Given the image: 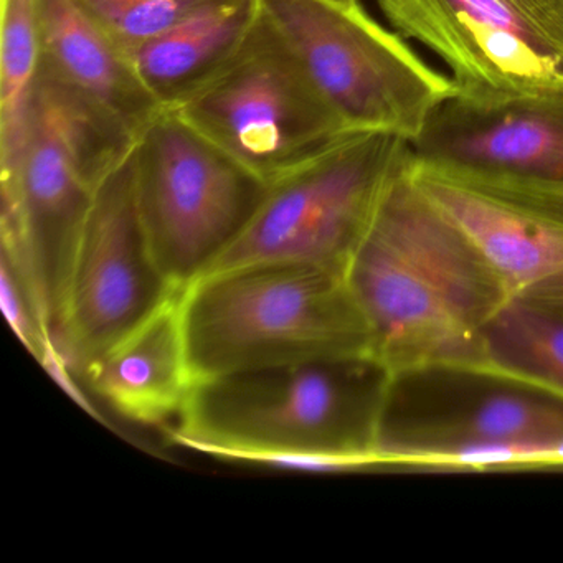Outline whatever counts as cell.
Wrapping results in <instances>:
<instances>
[{
    "label": "cell",
    "mask_w": 563,
    "mask_h": 563,
    "mask_svg": "<svg viewBox=\"0 0 563 563\" xmlns=\"http://www.w3.org/2000/svg\"><path fill=\"white\" fill-rule=\"evenodd\" d=\"M387 378L372 357L318 358L207 378L194 384L173 438L249 463L273 454L375 456Z\"/></svg>",
    "instance_id": "cell-2"
},
{
    "label": "cell",
    "mask_w": 563,
    "mask_h": 563,
    "mask_svg": "<svg viewBox=\"0 0 563 563\" xmlns=\"http://www.w3.org/2000/svg\"><path fill=\"white\" fill-rule=\"evenodd\" d=\"M170 110L266 186L354 134L262 11L235 57Z\"/></svg>",
    "instance_id": "cell-6"
},
{
    "label": "cell",
    "mask_w": 563,
    "mask_h": 563,
    "mask_svg": "<svg viewBox=\"0 0 563 563\" xmlns=\"http://www.w3.org/2000/svg\"><path fill=\"white\" fill-rule=\"evenodd\" d=\"M177 291L183 289L164 278L144 233L133 150L95 192L71 255L55 342L71 371L84 375Z\"/></svg>",
    "instance_id": "cell-10"
},
{
    "label": "cell",
    "mask_w": 563,
    "mask_h": 563,
    "mask_svg": "<svg viewBox=\"0 0 563 563\" xmlns=\"http://www.w3.org/2000/svg\"><path fill=\"white\" fill-rule=\"evenodd\" d=\"M334 4L344 5V8H355V5H361L358 0H331Z\"/></svg>",
    "instance_id": "cell-22"
},
{
    "label": "cell",
    "mask_w": 563,
    "mask_h": 563,
    "mask_svg": "<svg viewBox=\"0 0 563 563\" xmlns=\"http://www.w3.org/2000/svg\"><path fill=\"white\" fill-rule=\"evenodd\" d=\"M563 437V407L526 395L484 398L464 420L438 431L433 443L453 441H553ZM421 444H431L430 441Z\"/></svg>",
    "instance_id": "cell-18"
},
{
    "label": "cell",
    "mask_w": 563,
    "mask_h": 563,
    "mask_svg": "<svg viewBox=\"0 0 563 563\" xmlns=\"http://www.w3.org/2000/svg\"><path fill=\"white\" fill-rule=\"evenodd\" d=\"M258 19V0H207L130 57L151 95L170 110L235 57Z\"/></svg>",
    "instance_id": "cell-15"
},
{
    "label": "cell",
    "mask_w": 563,
    "mask_h": 563,
    "mask_svg": "<svg viewBox=\"0 0 563 563\" xmlns=\"http://www.w3.org/2000/svg\"><path fill=\"white\" fill-rule=\"evenodd\" d=\"M194 380L318 358L371 357L338 269L262 263L207 273L180 292Z\"/></svg>",
    "instance_id": "cell-3"
},
{
    "label": "cell",
    "mask_w": 563,
    "mask_h": 563,
    "mask_svg": "<svg viewBox=\"0 0 563 563\" xmlns=\"http://www.w3.org/2000/svg\"><path fill=\"white\" fill-rule=\"evenodd\" d=\"M553 466H563V437L553 443Z\"/></svg>",
    "instance_id": "cell-21"
},
{
    "label": "cell",
    "mask_w": 563,
    "mask_h": 563,
    "mask_svg": "<svg viewBox=\"0 0 563 563\" xmlns=\"http://www.w3.org/2000/svg\"><path fill=\"white\" fill-rule=\"evenodd\" d=\"M42 71L37 0H2L0 29V166L2 180L21 166Z\"/></svg>",
    "instance_id": "cell-16"
},
{
    "label": "cell",
    "mask_w": 563,
    "mask_h": 563,
    "mask_svg": "<svg viewBox=\"0 0 563 563\" xmlns=\"http://www.w3.org/2000/svg\"><path fill=\"white\" fill-rule=\"evenodd\" d=\"M490 375L527 378L563 397V318L523 296H509L486 325Z\"/></svg>",
    "instance_id": "cell-17"
},
{
    "label": "cell",
    "mask_w": 563,
    "mask_h": 563,
    "mask_svg": "<svg viewBox=\"0 0 563 563\" xmlns=\"http://www.w3.org/2000/svg\"><path fill=\"white\" fill-rule=\"evenodd\" d=\"M391 31L443 62L454 95L563 93V0H375Z\"/></svg>",
    "instance_id": "cell-9"
},
{
    "label": "cell",
    "mask_w": 563,
    "mask_h": 563,
    "mask_svg": "<svg viewBox=\"0 0 563 563\" xmlns=\"http://www.w3.org/2000/svg\"><path fill=\"white\" fill-rule=\"evenodd\" d=\"M523 298L532 299V301L555 309V311H563V275L556 276L555 279L545 283Z\"/></svg>",
    "instance_id": "cell-20"
},
{
    "label": "cell",
    "mask_w": 563,
    "mask_h": 563,
    "mask_svg": "<svg viewBox=\"0 0 563 563\" xmlns=\"http://www.w3.org/2000/svg\"><path fill=\"white\" fill-rule=\"evenodd\" d=\"M410 157V143L397 134H349L269 184L245 229L203 275L262 263L342 272L378 200Z\"/></svg>",
    "instance_id": "cell-7"
},
{
    "label": "cell",
    "mask_w": 563,
    "mask_h": 563,
    "mask_svg": "<svg viewBox=\"0 0 563 563\" xmlns=\"http://www.w3.org/2000/svg\"><path fill=\"white\" fill-rule=\"evenodd\" d=\"M418 163L563 184V93L451 97L410 143Z\"/></svg>",
    "instance_id": "cell-12"
},
{
    "label": "cell",
    "mask_w": 563,
    "mask_h": 563,
    "mask_svg": "<svg viewBox=\"0 0 563 563\" xmlns=\"http://www.w3.org/2000/svg\"><path fill=\"white\" fill-rule=\"evenodd\" d=\"M37 9L42 68L137 140L164 108L130 55L75 0H37Z\"/></svg>",
    "instance_id": "cell-14"
},
{
    "label": "cell",
    "mask_w": 563,
    "mask_h": 563,
    "mask_svg": "<svg viewBox=\"0 0 563 563\" xmlns=\"http://www.w3.org/2000/svg\"><path fill=\"white\" fill-rule=\"evenodd\" d=\"M411 176L509 296L563 275V184L418 163Z\"/></svg>",
    "instance_id": "cell-11"
},
{
    "label": "cell",
    "mask_w": 563,
    "mask_h": 563,
    "mask_svg": "<svg viewBox=\"0 0 563 563\" xmlns=\"http://www.w3.org/2000/svg\"><path fill=\"white\" fill-rule=\"evenodd\" d=\"M128 55L183 21L207 0H75Z\"/></svg>",
    "instance_id": "cell-19"
},
{
    "label": "cell",
    "mask_w": 563,
    "mask_h": 563,
    "mask_svg": "<svg viewBox=\"0 0 563 563\" xmlns=\"http://www.w3.org/2000/svg\"><path fill=\"white\" fill-rule=\"evenodd\" d=\"M378 200L342 275L387 377L430 368L489 374L486 325L509 298L411 176Z\"/></svg>",
    "instance_id": "cell-1"
},
{
    "label": "cell",
    "mask_w": 563,
    "mask_h": 563,
    "mask_svg": "<svg viewBox=\"0 0 563 563\" xmlns=\"http://www.w3.org/2000/svg\"><path fill=\"white\" fill-rule=\"evenodd\" d=\"M180 292L169 296L85 368L84 377L95 394L130 420L173 424L196 384Z\"/></svg>",
    "instance_id": "cell-13"
},
{
    "label": "cell",
    "mask_w": 563,
    "mask_h": 563,
    "mask_svg": "<svg viewBox=\"0 0 563 563\" xmlns=\"http://www.w3.org/2000/svg\"><path fill=\"white\" fill-rule=\"evenodd\" d=\"M136 137L42 68L21 166L2 180V256L57 334L75 243L104 179Z\"/></svg>",
    "instance_id": "cell-4"
},
{
    "label": "cell",
    "mask_w": 563,
    "mask_h": 563,
    "mask_svg": "<svg viewBox=\"0 0 563 563\" xmlns=\"http://www.w3.org/2000/svg\"><path fill=\"white\" fill-rule=\"evenodd\" d=\"M262 18L295 55L312 87L349 133L397 134L413 143L434 111L454 97L431 68L362 5L331 0H258Z\"/></svg>",
    "instance_id": "cell-5"
},
{
    "label": "cell",
    "mask_w": 563,
    "mask_h": 563,
    "mask_svg": "<svg viewBox=\"0 0 563 563\" xmlns=\"http://www.w3.org/2000/svg\"><path fill=\"white\" fill-rule=\"evenodd\" d=\"M134 166L151 253L176 289L209 269L245 229L268 187L173 110L140 134Z\"/></svg>",
    "instance_id": "cell-8"
}]
</instances>
